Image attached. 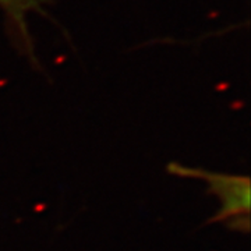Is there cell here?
I'll list each match as a JSON object with an SVG mask.
<instances>
[{"instance_id": "cell-1", "label": "cell", "mask_w": 251, "mask_h": 251, "mask_svg": "<svg viewBox=\"0 0 251 251\" xmlns=\"http://www.w3.org/2000/svg\"><path fill=\"white\" fill-rule=\"evenodd\" d=\"M169 171L173 175L201 177L208 181L209 193H214L219 197L222 208L209 222L230 219L234 216L249 215L250 212V179L247 176H234V175H222L211 172L183 168L179 163H171Z\"/></svg>"}, {"instance_id": "cell-2", "label": "cell", "mask_w": 251, "mask_h": 251, "mask_svg": "<svg viewBox=\"0 0 251 251\" xmlns=\"http://www.w3.org/2000/svg\"><path fill=\"white\" fill-rule=\"evenodd\" d=\"M48 0H0V7L6 13L10 25L13 27L18 42L29 48L27 17L29 13L41 11Z\"/></svg>"}]
</instances>
